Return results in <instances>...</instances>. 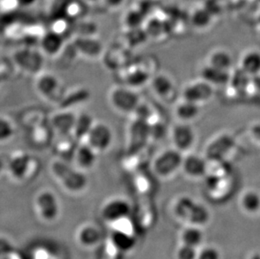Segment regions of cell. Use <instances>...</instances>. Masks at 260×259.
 <instances>
[{
    "label": "cell",
    "instance_id": "6da1fadb",
    "mask_svg": "<svg viewBox=\"0 0 260 259\" xmlns=\"http://www.w3.org/2000/svg\"><path fill=\"white\" fill-rule=\"evenodd\" d=\"M49 168L53 179L69 195H80L88 188L86 173L77 169L71 163L56 157L50 163Z\"/></svg>",
    "mask_w": 260,
    "mask_h": 259
},
{
    "label": "cell",
    "instance_id": "7a4b0ae2",
    "mask_svg": "<svg viewBox=\"0 0 260 259\" xmlns=\"http://www.w3.org/2000/svg\"><path fill=\"white\" fill-rule=\"evenodd\" d=\"M40 170L37 157L25 151H15L6 157V173L14 181L25 183L31 181Z\"/></svg>",
    "mask_w": 260,
    "mask_h": 259
},
{
    "label": "cell",
    "instance_id": "3957f363",
    "mask_svg": "<svg viewBox=\"0 0 260 259\" xmlns=\"http://www.w3.org/2000/svg\"><path fill=\"white\" fill-rule=\"evenodd\" d=\"M109 105L120 115H133L142 102L136 88L125 85H115L107 93Z\"/></svg>",
    "mask_w": 260,
    "mask_h": 259
},
{
    "label": "cell",
    "instance_id": "277c9868",
    "mask_svg": "<svg viewBox=\"0 0 260 259\" xmlns=\"http://www.w3.org/2000/svg\"><path fill=\"white\" fill-rule=\"evenodd\" d=\"M35 90L47 103H61L66 89L63 83L57 75L52 72L42 70L35 76Z\"/></svg>",
    "mask_w": 260,
    "mask_h": 259
},
{
    "label": "cell",
    "instance_id": "5b68a950",
    "mask_svg": "<svg viewBox=\"0 0 260 259\" xmlns=\"http://www.w3.org/2000/svg\"><path fill=\"white\" fill-rule=\"evenodd\" d=\"M35 213L42 222L53 224L61 215V204L57 195L49 188L38 191L33 201Z\"/></svg>",
    "mask_w": 260,
    "mask_h": 259
},
{
    "label": "cell",
    "instance_id": "8992f818",
    "mask_svg": "<svg viewBox=\"0 0 260 259\" xmlns=\"http://www.w3.org/2000/svg\"><path fill=\"white\" fill-rule=\"evenodd\" d=\"M184 154L172 146L162 150L153 157L152 169L157 176L168 179L181 169Z\"/></svg>",
    "mask_w": 260,
    "mask_h": 259
},
{
    "label": "cell",
    "instance_id": "52a82bcc",
    "mask_svg": "<svg viewBox=\"0 0 260 259\" xmlns=\"http://www.w3.org/2000/svg\"><path fill=\"white\" fill-rule=\"evenodd\" d=\"M114 142L113 129L103 120H94L83 142L93 148L99 155L107 152Z\"/></svg>",
    "mask_w": 260,
    "mask_h": 259
},
{
    "label": "cell",
    "instance_id": "ba28073f",
    "mask_svg": "<svg viewBox=\"0 0 260 259\" xmlns=\"http://www.w3.org/2000/svg\"><path fill=\"white\" fill-rule=\"evenodd\" d=\"M43 55L40 49L22 47L15 51L13 55V61L24 74L36 76L42 71L44 65Z\"/></svg>",
    "mask_w": 260,
    "mask_h": 259
},
{
    "label": "cell",
    "instance_id": "9c48e42d",
    "mask_svg": "<svg viewBox=\"0 0 260 259\" xmlns=\"http://www.w3.org/2000/svg\"><path fill=\"white\" fill-rule=\"evenodd\" d=\"M235 147V137L229 132H221L206 143L205 156L210 161H224Z\"/></svg>",
    "mask_w": 260,
    "mask_h": 259
},
{
    "label": "cell",
    "instance_id": "30bf717a",
    "mask_svg": "<svg viewBox=\"0 0 260 259\" xmlns=\"http://www.w3.org/2000/svg\"><path fill=\"white\" fill-rule=\"evenodd\" d=\"M170 141L172 147L183 154L192 152L197 143L196 130L189 123L179 122L170 129Z\"/></svg>",
    "mask_w": 260,
    "mask_h": 259
},
{
    "label": "cell",
    "instance_id": "8fae6325",
    "mask_svg": "<svg viewBox=\"0 0 260 259\" xmlns=\"http://www.w3.org/2000/svg\"><path fill=\"white\" fill-rule=\"evenodd\" d=\"M132 212L129 201L122 197H112L102 205L101 218L110 225H114L120 220L127 219Z\"/></svg>",
    "mask_w": 260,
    "mask_h": 259
},
{
    "label": "cell",
    "instance_id": "7c38bea8",
    "mask_svg": "<svg viewBox=\"0 0 260 259\" xmlns=\"http://www.w3.org/2000/svg\"><path fill=\"white\" fill-rule=\"evenodd\" d=\"M181 99L191 101L202 106L208 103L214 95V87L202 78L190 81L181 91Z\"/></svg>",
    "mask_w": 260,
    "mask_h": 259
},
{
    "label": "cell",
    "instance_id": "4fadbf2b",
    "mask_svg": "<svg viewBox=\"0 0 260 259\" xmlns=\"http://www.w3.org/2000/svg\"><path fill=\"white\" fill-rule=\"evenodd\" d=\"M77 113L71 109L60 108L48 119V124L52 132L57 137L72 136Z\"/></svg>",
    "mask_w": 260,
    "mask_h": 259
},
{
    "label": "cell",
    "instance_id": "5bb4252c",
    "mask_svg": "<svg viewBox=\"0 0 260 259\" xmlns=\"http://www.w3.org/2000/svg\"><path fill=\"white\" fill-rule=\"evenodd\" d=\"M150 87L154 95L165 102L174 101L176 93V86L173 78L165 73L155 74L150 79Z\"/></svg>",
    "mask_w": 260,
    "mask_h": 259
},
{
    "label": "cell",
    "instance_id": "9a60e30c",
    "mask_svg": "<svg viewBox=\"0 0 260 259\" xmlns=\"http://www.w3.org/2000/svg\"><path fill=\"white\" fill-rule=\"evenodd\" d=\"M103 235L101 228L93 223H84L77 229L75 240L84 249L90 250L101 244Z\"/></svg>",
    "mask_w": 260,
    "mask_h": 259
},
{
    "label": "cell",
    "instance_id": "2e32d148",
    "mask_svg": "<svg viewBox=\"0 0 260 259\" xmlns=\"http://www.w3.org/2000/svg\"><path fill=\"white\" fill-rule=\"evenodd\" d=\"M208 159L194 152L184 154L181 169L184 174L192 179H200L208 173Z\"/></svg>",
    "mask_w": 260,
    "mask_h": 259
},
{
    "label": "cell",
    "instance_id": "e0dca14e",
    "mask_svg": "<svg viewBox=\"0 0 260 259\" xmlns=\"http://www.w3.org/2000/svg\"><path fill=\"white\" fill-rule=\"evenodd\" d=\"M98 156V153L93 148H91L86 142H79L71 164H74L77 169L87 173L94 168Z\"/></svg>",
    "mask_w": 260,
    "mask_h": 259
},
{
    "label": "cell",
    "instance_id": "ac0fdd59",
    "mask_svg": "<svg viewBox=\"0 0 260 259\" xmlns=\"http://www.w3.org/2000/svg\"><path fill=\"white\" fill-rule=\"evenodd\" d=\"M110 243L120 254H124L131 252L135 247L137 241L131 231L113 228L110 237Z\"/></svg>",
    "mask_w": 260,
    "mask_h": 259
},
{
    "label": "cell",
    "instance_id": "d6986e66",
    "mask_svg": "<svg viewBox=\"0 0 260 259\" xmlns=\"http://www.w3.org/2000/svg\"><path fill=\"white\" fill-rule=\"evenodd\" d=\"M201 105L194 102L181 99L174 105V116L179 122L191 124L201 115Z\"/></svg>",
    "mask_w": 260,
    "mask_h": 259
},
{
    "label": "cell",
    "instance_id": "ffe728a7",
    "mask_svg": "<svg viewBox=\"0 0 260 259\" xmlns=\"http://www.w3.org/2000/svg\"><path fill=\"white\" fill-rule=\"evenodd\" d=\"M238 65L241 71L248 76L260 74V50L250 48L241 54Z\"/></svg>",
    "mask_w": 260,
    "mask_h": 259
},
{
    "label": "cell",
    "instance_id": "44dd1931",
    "mask_svg": "<svg viewBox=\"0 0 260 259\" xmlns=\"http://www.w3.org/2000/svg\"><path fill=\"white\" fill-rule=\"evenodd\" d=\"M206 63L216 69L231 72L234 59L229 50L223 47H216L209 52L206 56Z\"/></svg>",
    "mask_w": 260,
    "mask_h": 259
},
{
    "label": "cell",
    "instance_id": "7402d4cb",
    "mask_svg": "<svg viewBox=\"0 0 260 259\" xmlns=\"http://www.w3.org/2000/svg\"><path fill=\"white\" fill-rule=\"evenodd\" d=\"M74 47L80 56L85 58H100L103 54V46L101 42L89 37L79 38L74 42Z\"/></svg>",
    "mask_w": 260,
    "mask_h": 259
},
{
    "label": "cell",
    "instance_id": "603a6c76",
    "mask_svg": "<svg viewBox=\"0 0 260 259\" xmlns=\"http://www.w3.org/2000/svg\"><path fill=\"white\" fill-rule=\"evenodd\" d=\"M200 78L215 88L229 83L231 79V72L224 71L205 63L200 70Z\"/></svg>",
    "mask_w": 260,
    "mask_h": 259
},
{
    "label": "cell",
    "instance_id": "cb8c5ba5",
    "mask_svg": "<svg viewBox=\"0 0 260 259\" xmlns=\"http://www.w3.org/2000/svg\"><path fill=\"white\" fill-rule=\"evenodd\" d=\"M63 47V37L54 31L44 35L40 41V50L46 56H58Z\"/></svg>",
    "mask_w": 260,
    "mask_h": 259
},
{
    "label": "cell",
    "instance_id": "d4e9b609",
    "mask_svg": "<svg viewBox=\"0 0 260 259\" xmlns=\"http://www.w3.org/2000/svg\"><path fill=\"white\" fill-rule=\"evenodd\" d=\"M94 120H95L93 119V116L88 113L81 112L77 114L72 137L78 142H84Z\"/></svg>",
    "mask_w": 260,
    "mask_h": 259
},
{
    "label": "cell",
    "instance_id": "484cf974",
    "mask_svg": "<svg viewBox=\"0 0 260 259\" xmlns=\"http://www.w3.org/2000/svg\"><path fill=\"white\" fill-rule=\"evenodd\" d=\"M59 141L55 145V153L57 158L71 163L77 145L79 142L72 136L69 137H58Z\"/></svg>",
    "mask_w": 260,
    "mask_h": 259
},
{
    "label": "cell",
    "instance_id": "4316f807",
    "mask_svg": "<svg viewBox=\"0 0 260 259\" xmlns=\"http://www.w3.org/2000/svg\"><path fill=\"white\" fill-rule=\"evenodd\" d=\"M16 133L15 122L9 116L0 115V144L11 142Z\"/></svg>",
    "mask_w": 260,
    "mask_h": 259
},
{
    "label": "cell",
    "instance_id": "83f0119b",
    "mask_svg": "<svg viewBox=\"0 0 260 259\" xmlns=\"http://www.w3.org/2000/svg\"><path fill=\"white\" fill-rule=\"evenodd\" d=\"M204 236L202 230L197 226H190L182 233V244L188 245L190 247H199L203 241Z\"/></svg>",
    "mask_w": 260,
    "mask_h": 259
},
{
    "label": "cell",
    "instance_id": "f1b7e54d",
    "mask_svg": "<svg viewBox=\"0 0 260 259\" xmlns=\"http://www.w3.org/2000/svg\"><path fill=\"white\" fill-rule=\"evenodd\" d=\"M241 205L243 210L247 212H258L260 209V196L256 191L248 190L246 192L241 200Z\"/></svg>",
    "mask_w": 260,
    "mask_h": 259
},
{
    "label": "cell",
    "instance_id": "f546056e",
    "mask_svg": "<svg viewBox=\"0 0 260 259\" xmlns=\"http://www.w3.org/2000/svg\"><path fill=\"white\" fill-rule=\"evenodd\" d=\"M211 19L212 16L208 10H206L205 8H201L192 14V25H194L196 29H206L209 25H211Z\"/></svg>",
    "mask_w": 260,
    "mask_h": 259
},
{
    "label": "cell",
    "instance_id": "4dcf8cb0",
    "mask_svg": "<svg viewBox=\"0 0 260 259\" xmlns=\"http://www.w3.org/2000/svg\"><path fill=\"white\" fill-rule=\"evenodd\" d=\"M176 212L179 217L184 220H189V216L191 215L192 210L194 209V202L191 198L189 197H182L177 202Z\"/></svg>",
    "mask_w": 260,
    "mask_h": 259
},
{
    "label": "cell",
    "instance_id": "1f68e13d",
    "mask_svg": "<svg viewBox=\"0 0 260 259\" xmlns=\"http://www.w3.org/2000/svg\"><path fill=\"white\" fill-rule=\"evenodd\" d=\"M209 218L208 210L202 205L196 203L191 215L189 216V221L193 225H202L207 221Z\"/></svg>",
    "mask_w": 260,
    "mask_h": 259
},
{
    "label": "cell",
    "instance_id": "d6a6232c",
    "mask_svg": "<svg viewBox=\"0 0 260 259\" xmlns=\"http://www.w3.org/2000/svg\"><path fill=\"white\" fill-rule=\"evenodd\" d=\"M198 252L196 247L182 244L176 252L177 259H197Z\"/></svg>",
    "mask_w": 260,
    "mask_h": 259
},
{
    "label": "cell",
    "instance_id": "836d02e7",
    "mask_svg": "<svg viewBox=\"0 0 260 259\" xmlns=\"http://www.w3.org/2000/svg\"><path fill=\"white\" fill-rule=\"evenodd\" d=\"M248 134L251 141L260 148V120L248 125Z\"/></svg>",
    "mask_w": 260,
    "mask_h": 259
},
{
    "label": "cell",
    "instance_id": "e575fe53",
    "mask_svg": "<svg viewBox=\"0 0 260 259\" xmlns=\"http://www.w3.org/2000/svg\"><path fill=\"white\" fill-rule=\"evenodd\" d=\"M15 252L12 242L7 237L0 236V258L6 257Z\"/></svg>",
    "mask_w": 260,
    "mask_h": 259
},
{
    "label": "cell",
    "instance_id": "d590c367",
    "mask_svg": "<svg viewBox=\"0 0 260 259\" xmlns=\"http://www.w3.org/2000/svg\"><path fill=\"white\" fill-rule=\"evenodd\" d=\"M197 259H221L218 251L213 247H206L198 252Z\"/></svg>",
    "mask_w": 260,
    "mask_h": 259
},
{
    "label": "cell",
    "instance_id": "8d00e7d4",
    "mask_svg": "<svg viewBox=\"0 0 260 259\" xmlns=\"http://www.w3.org/2000/svg\"><path fill=\"white\" fill-rule=\"evenodd\" d=\"M5 172H6V157L3 158L2 156H0V176Z\"/></svg>",
    "mask_w": 260,
    "mask_h": 259
},
{
    "label": "cell",
    "instance_id": "74e56055",
    "mask_svg": "<svg viewBox=\"0 0 260 259\" xmlns=\"http://www.w3.org/2000/svg\"><path fill=\"white\" fill-rule=\"evenodd\" d=\"M0 259H20V257H18L17 255L15 254V252H14L11 254L8 255L6 257Z\"/></svg>",
    "mask_w": 260,
    "mask_h": 259
},
{
    "label": "cell",
    "instance_id": "f35d334b",
    "mask_svg": "<svg viewBox=\"0 0 260 259\" xmlns=\"http://www.w3.org/2000/svg\"><path fill=\"white\" fill-rule=\"evenodd\" d=\"M252 259H260V255H255V256H253Z\"/></svg>",
    "mask_w": 260,
    "mask_h": 259
},
{
    "label": "cell",
    "instance_id": "ab89813d",
    "mask_svg": "<svg viewBox=\"0 0 260 259\" xmlns=\"http://www.w3.org/2000/svg\"><path fill=\"white\" fill-rule=\"evenodd\" d=\"M1 82H2V76L0 75V84H1Z\"/></svg>",
    "mask_w": 260,
    "mask_h": 259
},
{
    "label": "cell",
    "instance_id": "60d3db41",
    "mask_svg": "<svg viewBox=\"0 0 260 259\" xmlns=\"http://www.w3.org/2000/svg\"><path fill=\"white\" fill-rule=\"evenodd\" d=\"M259 36H260V31H259Z\"/></svg>",
    "mask_w": 260,
    "mask_h": 259
}]
</instances>
